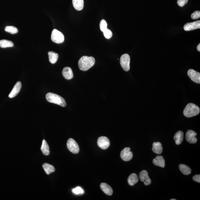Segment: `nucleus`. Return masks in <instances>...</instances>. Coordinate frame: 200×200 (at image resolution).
<instances>
[{"mask_svg": "<svg viewBox=\"0 0 200 200\" xmlns=\"http://www.w3.org/2000/svg\"><path fill=\"white\" fill-rule=\"evenodd\" d=\"M95 59L93 57L83 56L81 57L78 62V66L80 70L86 71L94 65Z\"/></svg>", "mask_w": 200, "mask_h": 200, "instance_id": "f257e3e1", "label": "nucleus"}, {"mask_svg": "<svg viewBox=\"0 0 200 200\" xmlns=\"http://www.w3.org/2000/svg\"><path fill=\"white\" fill-rule=\"evenodd\" d=\"M46 98L48 102L55 104L65 107L66 103L64 99L60 96L53 93H48L46 95Z\"/></svg>", "mask_w": 200, "mask_h": 200, "instance_id": "f03ea898", "label": "nucleus"}, {"mask_svg": "<svg viewBox=\"0 0 200 200\" xmlns=\"http://www.w3.org/2000/svg\"><path fill=\"white\" fill-rule=\"evenodd\" d=\"M200 109L198 106L193 103H189L184 109V115L187 118H191L199 114Z\"/></svg>", "mask_w": 200, "mask_h": 200, "instance_id": "7ed1b4c3", "label": "nucleus"}, {"mask_svg": "<svg viewBox=\"0 0 200 200\" xmlns=\"http://www.w3.org/2000/svg\"><path fill=\"white\" fill-rule=\"evenodd\" d=\"M51 39L52 41L55 43H61L64 41V36L62 32L54 29L52 32Z\"/></svg>", "mask_w": 200, "mask_h": 200, "instance_id": "20e7f679", "label": "nucleus"}, {"mask_svg": "<svg viewBox=\"0 0 200 200\" xmlns=\"http://www.w3.org/2000/svg\"><path fill=\"white\" fill-rule=\"evenodd\" d=\"M130 64V57L128 54H124L121 57L120 64L123 70L125 71L129 70Z\"/></svg>", "mask_w": 200, "mask_h": 200, "instance_id": "39448f33", "label": "nucleus"}, {"mask_svg": "<svg viewBox=\"0 0 200 200\" xmlns=\"http://www.w3.org/2000/svg\"><path fill=\"white\" fill-rule=\"evenodd\" d=\"M68 149L71 152L74 154H77L79 151V147L77 143L72 138L69 139L67 143Z\"/></svg>", "mask_w": 200, "mask_h": 200, "instance_id": "423d86ee", "label": "nucleus"}, {"mask_svg": "<svg viewBox=\"0 0 200 200\" xmlns=\"http://www.w3.org/2000/svg\"><path fill=\"white\" fill-rule=\"evenodd\" d=\"M130 149L129 147H125L121 152V157L123 161H128L131 160L133 157V154L130 151Z\"/></svg>", "mask_w": 200, "mask_h": 200, "instance_id": "0eeeda50", "label": "nucleus"}, {"mask_svg": "<svg viewBox=\"0 0 200 200\" xmlns=\"http://www.w3.org/2000/svg\"><path fill=\"white\" fill-rule=\"evenodd\" d=\"M97 144L99 147L102 149H106L110 146V142L107 137L101 136L99 138Z\"/></svg>", "mask_w": 200, "mask_h": 200, "instance_id": "6e6552de", "label": "nucleus"}, {"mask_svg": "<svg viewBox=\"0 0 200 200\" xmlns=\"http://www.w3.org/2000/svg\"><path fill=\"white\" fill-rule=\"evenodd\" d=\"M187 75L193 81L196 83H200V73L190 69L187 71Z\"/></svg>", "mask_w": 200, "mask_h": 200, "instance_id": "1a4fd4ad", "label": "nucleus"}, {"mask_svg": "<svg viewBox=\"0 0 200 200\" xmlns=\"http://www.w3.org/2000/svg\"><path fill=\"white\" fill-rule=\"evenodd\" d=\"M139 177L140 180L144 182V185H149L151 184V180L149 178L148 173L147 170H144L141 171L139 174Z\"/></svg>", "mask_w": 200, "mask_h": 200, "instance_id": "9d476101", "label": "nucleus"}, {"mask_svg": "<svg viewBox=\"0 0 200 200\" xmlns=\"http://www.w3.org/2000/svg\"><path fill=\"white\" fill-rule=\"evenodd\" d=\"M197 133L193 130H189L186 133V139L189 143L194 144L197 141V139L196 136Z\"/></svg>", "mask_w": 200, "mask_h": 200, "instance_id": "9b49d317", "label": "nucleus"}, {"mask_svg": "<svg viewBox=\"0 0 200 200\" xmlns=\"http://www.w3.org/2000/svg\"><path fill=\"white\" fill-rule=\"evenodd\" d=\"M184 29L185 31H189L195 30V29H200V21L188 23L184 26Z\"/></svg>", "mask_w": 200, "mask_h": 200, "instance_id": "f8f14e48", "label": "nucleus"}, {"mask_svg": "<svg viewBox=\"0 0 200 200\" xmlns=\"http://www.w3.org/2000/svg\"><path fill=\"white\" fill-rule=\"evenodd\" d=\"M22 84L20 82H18L16 84L12 90L11 93L9 95V98H13L18 94L20 93L21 88Z\"/></svg>", "mask_w": 200, "mask_h": 200, "instance_id": "ddd939ff", "label": "nucleus"}, {"mask_svg": "<svg viewBox=\"0 0 200 200\" xmlns=\"http://www.w3.org/2000/svg\"><path fill=\"white\" fill-rule=\"evenodd\" d=\"M62 74L64 78L67 80L72 79L74 77V74L72 69L70 67H66L64 68Z\"/></svg>", "mask_w": 200, "mask_h": 200, "instance_id": "4468645a", "label": "nucleus"}, {"mask_svg": "<svg viewBox=\"0 0 200 200\" xmlns=\"http://www.w3.org/2000/svg\"><path fill=\"white\" fill-rule=\"evenodd\" d=\"M153 163L156 166L164 168L165 165V161L162 156L159 155L156 156L153 160Z\"/></svg>", "mask_w": 200, "mask_h": 200, "instance_id": "2eb2a0df", "label": "nucleus"}, {"mask_svg": "<svg viewBox=\"0 0 200 200\" xmlns=\"http://www.w3.org/2000/svg\"><path fill=\"white\" fill-rule=\"evenodd\" d=\"M100 187L102 191L108 195H112L113 191L110 186L105 183H102L100 184Z\"/></svg>", "mask_w": 200, "mask_h": 200, "instance_id": "dca6fc26", "label": "nucleus"}, {"mask_svg": "<svg viewBox=\"0 0 200 200\" xmlns=\"http://www.w3.org/2000/svg\"><path fill=\"white\" fill-rule=\"evenodd\" d=\"M152 150L157 154H161L162 152V145L159 142H155L153 144Z\"/></svg>", "mask_w": 200, "mask_h": 200, "instance_id": "f3484780", "label": "nucleus"}, {"mask_svg": "<svg viewBox=\"0 0 200 200\" xmlns=\"http://www.w3.org/2000/svg\"><path fill=\"white\" fill-rule=\"evenodd\" d=\"M174 140L176 145H180L182 144L184 140L183 132L180 130L177 132L174 136Z\"/></svg>", "mask_w": 200, "mask_h": 200, "instance_id": "a211bd4d", "label": "nucleus"}, {"mask_svg": "<svg viewBox=\"0 0 200 200\" xmlns=\"http://www.w3.org/2000/svg\"><path fill=\"white\" fill-rule=\"evenodd\" d=\"M139 179L138 176L135 173H132L128 177V182L130 186H133L138 182Z\"/></svg>", "mask_w": 200, "mask_h": 200, "instance_id": "6ab92c4d", "label": "nucleus"}, {"mask_svg": "<svg viewBox=\"0 0 200 200\" xmlns=\"http://www.w3.org/2000/svg\"><path fill=\"white\" fill-rule=\"evenodd\" d=\"M73 6L76 10H81L84 7L83 0H72Z\"/></svg>", "mask_w": 200, "mask_h": 200, "instance_id": "aec40b11", "label": "nucleus"}, {"mask_svg": "<svg viewBox=\"0 0 200 200\" xmlns=\"http://www.w3.org/2000/svg\"><path fill=\"white\" fill-rule=\"evenodd\" d=\"M179 167L181 172L184 175H190L191 173V169L187 165L181 164L179 165Z\"/></svg>", "mask_w": 200, "mask_h": 200, "instance_id": "412c9836", "label": "nucleus"}, {"mask_svg": "<svg viewBox=\"0 0 200 200\" xmlns=\"http://www.w3.org/2000/svg\"><path fill=\"white\" fill-rule=\"evenodd\" d=\"M43 168L47 174L49 175L51 173H54L55 169L53 165L49 164L48 163H45L43 165Z\"/></svg>", "mask_w": 200, "mask_h": 200, "instance_id": "4be33fe9", "label": "nucleus"}, {"mask_svg": "<svg viewBox=\"0 0 200 200\" xmlns=\"http://www.w3.org/2000/svg\"><path fill=\"white\" fill-rule=\"evenodd\" d=\"M48 54L50 63L52 64H55L58 60L59 57L58 54L53 51L49 52Z\"/></svg>", "mask_w": 200, "mask_h": 200, "instance_id": "5701e85b", "label": "nucleus"}, {"mask_svg": "<svg viewBox=\"0 0 200 200\" xmlns=\"http://www.w3.org/2000/svg\"><path fill=\"white\" fill-rule=\"evenodd\" d=\"M41 150L44 155L46 156L49 155L50 154L49 147L46 141L44 140H43Z\"/></svg>", "mask_w": 200, "mask_h": 200, "instance_id": "b1692460", "label": "nucleus"}, {"mask_svg": "<svg viewBox=\"0 0 200 200\" xmlns=\"http://www.w3.org/2000/svg\"><path fill=\"white\" fill-rule=\"evenodd\" d=\"M13 43L11 41L5 39L0 40V47L2 48L13 47Z\"/></svg>", "mask_w": 200, "mask_h": 200, "instance_id": "393cba45", "label": "nucleus"}, {"mask_svg": "<svg viewBox=\"0 0 200 200\" xmlns=\"http://www.w3.org/2000/svg\"><path fill=\"white\" fill-rule=\"evenodd\" d=\"M5 30L6 32L12 34H16L18 32V29L13 26H7L5 27Z\"/></svg>", "mask_w": 200, "mask_h": 200, "instance_id": "a878e982", "label": "nucleus"}, {"mask_svg": "<svg viewBox=\"0 0 200 200\" xmlns=\"http://www.w3.org/2000/svg\"><path fill=\"white\" fill-rule=\"evenodd\" d=\"M100 30L103 32L107 29V22L104 20H101L100 24Z\"/></svg>", "mask_w": 200, "mask_h": 200, "instance_id": "bb28decb", "label": "nucleus"}, {"mask_svg": "<svg viewBox=\"0 0 200 200\" xmlns=\"http://www.w3.org/2000/svg\"><path fill=\"white\" fill-rule=\"evenodd\" d=\"M72 192L76 195H82L84 194V191L80 187H77L73 189Z\"/></svg>", "mask_w": 200, "mask_h": 200, "instance_id": "cd10ccee", "label": "nucleus"}, {"mask_svg": "<svg viewBox=\"0 0 200 200\" xmlns=\"http://www.w3.org/2000/svg\"><path fill=\"white\" fill-rule=\"evenodd\" d=\"M103 32L104 33V36L107 39H109L112 37V31L109 30V29L107 28Z\"/></svg>", "mask_w": 200, "mask_h": 200, "instance_id": "c85d7f7f", "label": "nucleus"}, {"mask_svg": "<svg viewBox=\"0 0 200 200\" xmlns=\"http://www.w3.org/2000/svg\"><path fill=\"white\" fill-rule=\"evenodd\" d=\"M191 18L193 20H197L200 17V12L199 11H196L192 13L191 16Z\"/></svg>", "mask_w": 200, "mask_h": 200, "instance_id": "c756f323", "label": "nucleus"}, {"mask_svg": "<svg viewBox=\"0 0 200 200\" xmlns=\"http://www.w3.org/2000/svg\"><path fill=\"white\" fill-rule=\"evenodd\" d=\"M188 0H178L177 4L179 6L183 7L187 3Z\"/></svg>", "mask_w": 200, "mask_h": 200, "instance_id": "7c9ffc66", "label": "nucleus"}, {"mask_svg": "<svg viewBox=\"0 0 200 200\" xmlns=\"http://www.w3.org/2000/svg\"><path fill=\"white\" fill-rule=\"evenodd\" d=\"M193 180L194 181L197 182L198 183H200V175H194L192 178Z\"/></svg>", "mask_w": 200, "mask_h": 200, "instance_id": "2f4dec72", "label": "nucleus"}, {"mask_svg": "<svg viewBox=\"0 0 200 200\" xmlns=\"http://www.w3.org/2000/svg\"><path fill=\"white\" fill-rule=\"evenodd\" d=\"M197 49L198 50V51L200 52V44L198 45V46L197 47Z\"/></svg>", "mask_w": 200, "mask_h": 200, "instance_id": "473e14b6", "label": "nucleus"}, {"mask_svg": "<svg viewBox=\"0 0 200 200\" xmlns=\"http://www.w3.org/2000/svg\"><path fill=\"white\" fill-rule=\"evenodd\" d=\"M170 200H176V199H170Z\"/></svg>", "mask_w": 200, "mask_h": 200, "instance_id": "72a5a7b5", "label": "nucleus"}]
</instances>
